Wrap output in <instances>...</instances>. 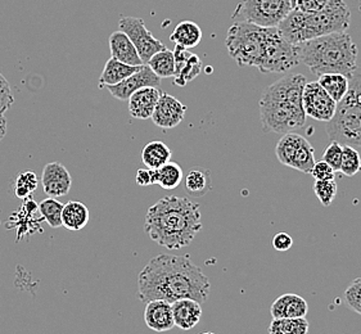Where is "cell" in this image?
Returning <instances> with one entry per match:
<instances>
[{"label":"cell","instance_id":"6da1fadb","mask_svg":"<svg viewBox=\"0 0 361 334\" xmlns=\"http://www.w3.org/2000/svg\"><path fill=\"white\" fill-rule=\"evenodd\" d=\"M209 278L188 256L159 254L137 276V298L145 304L152 299L173 304L181 298L203 304L209 298Z\"/></svg>","mask_w":361,"mask_h":334},{"label":"cell","instance_id":"7a4b0ae2","mask_svg":"<svg viewBox=\"0 0 361 334\" xmlns=\"http://www.w3.org/2000/svg\"><path fill=\"white\" fill-rule=\"evenodd\" d=\"M225 45L237 65L256 67L262 73H288L300 63L298 47L287 42L278 27L234 21Z\"/></svg>","mask_w":361,"mask_h":334},{"label":"cell","instance_id":"3957f363","mask_svg":"<svg viewBox=\"0 0 361 334\" xmlns=\"http://www.w3.org/2000/svg\"><path fill=\"white\" fill-rule=\"evenodd\" d=\"M202 226L200 204L185 197H164L145 215L147 235L167 249L187 247Z\"/></svg>","mask_w":361,"mask_h":334},{"label":"cell","instance_id":"277c9868","mask_svg":"<svg viewBox=\"0 0 361 334\" xmlns=\"http://www.w3.org/2000/svg\"><path fill=\"white\" fill-rule=\"evenodd\" d=\"M306 82L302 73H290L275 81L262 93L259 109L265 132L286 134L304 128L306 113L302 93Z\"/></svg>","mask_w":361,"mask_h":334},{"label":"cell","instance_id":"5b68a950","mask_svg":"<svg viewBox=\"0 0 361 334\" xmlns=\"http://www.w3.org/2000/svg\"><path fill=\"white\" fill-rule=\"evenodd\" d=\"M297 47L300 63L317 76L342 73L350 78L357 67V47L346 31L306 40Z\"/></svg>","mask_w":361,"mask_h":334},{"label":"cell","instance_id":"8992f818","mask_svg":"<svg viewBox=\"0 0 361 334\" xmlns=\"http://www.w3.org/2000/svg\"><path fill=\"white\" fill-rule=\"evenodd\" d=\"M351 13L343 0H328L323 9L305 13L293 8L284 17L278 30L290 44H301L333 32H343L350 27Z\"/></svg>","mask_w":361,"mask_h":334},{"label":"cell","instance_id":"52a82bcc","mask_svg":"<svg viewBox=\"0 0 361 334\" xmlns=\"http://www.w3.org/2000/svg\"><path fill=\"white\" fill-rule=\"evenodd\" d=\"M326 134L331 140L342 146L361 147V67H356L348 78L346 95L337 103L336 113L326 123Z\"/></svg>","mask_w":361,"mask_h":334},{"label":"cell","instance_id":"ba28073f","mask_svg":"<svg viewBox=\"0 0 361 334\" xmlns=\"http://www.w3.org/2000/svg\"><path fill=\"white\" fill-rule=\"evenodd\" d=\"M292 9L290 0H242L231 18L261 27H278Z\"/></svg>","mask_w":361,"mask_h":334},{"label":"cell","instance_id":"9c48e42d","mask_svg":"<svg viewBox=\"0 0 361 334\" xmlns=\"http://www.w3.org/2000/svg\"><path fill=\"white\" fill-rule=\"evenodd\" d=\"M278 160L283 165L310 174L315 165V149L310 142L296 132H286L275 149Z\"/></svg>","mask_w":361,"mask_h":334},{"label":"cell","instance_id":"30bf717a","mask_svg":"<svg viewBox=\"0 0 361 334\" xmlns=\"http://www.w3.org/2000/svg\"><path fill=\"white\" fill-rule=\"evenodd\" d=\"M118 30L129 37L143 63H147L157 51L166 49V45L153 37L152 32L147 29L142 18L123 16L118 21Z\"/></svg>","mask_w":361,"mask_h":334},{"label":"cell","instance_id":"8fae6325","mask_svg":"<svg viewBox=\"0 0 361 334\" xmlns=\"http://www.w3.org/2000/svg\"><path fill=\"white\" fill-rule=\"evenodd\" d=\"M302 107L306 117L328 123L336 113L337 102L325 92L318 81L306 82L302 93Z\"/></svg>","mask_w":361,"mask_h":334},{"label":"cell","instance_id":"7c38bea8","mask_svg":"<svg viewBox=\"0 0 361 334\" xmlns=\"http://www.w3.org/2000/svg\"><path fill=\"white\" fill-rule=\"evenodd\" d=\"M145 87H161V79L156 73H153L151 67L147 63L140 66V68L137 70V73H133L125 80L116 84V85H109V87H106V89L116 99L128 101L134 92Z\"/></svg>","mask_w":361,"mask_h":334},{"label":"cell","instance_id":"4fadbf2b","mask_svg":"<svg viewBox=\"0 0 361 334\" xmlns=\"http://www.w3.org/2000/svg\"><path fill=\"white\" fill-rule=\"evenodd\" d=\"M187 106L167 93H161L152 113V121L161 129H173L184 120Z\"/></svg>","mask_w":361,"mask_h":334},{"label":"cell","instance_id":"5bb4252c","mask_svg":"<svg viewBox=\"0 0 361 334\" xmlns=\"http://www.w3.org/2000/svg\"><path fill=\"white\" fill-rule=\"evenodd\" d=\"M42 184L47 196L58 198L66 196L70 192L73 178L61 162H51L44 167Z\"/></svg>","mask_w":361,"mask_h":334},{"label":"cell","instance_id":"9a60e30c","mask_svg":"<svg viewBox=\"0 0 361 334\" xmlns=\"http://www.w3.org/2000/svg\"><path fill=\"white\" fill-rule=\"evenodd\" d=\"M147 327L154 332H167L175 327L171 304L165 299H152L147 302L145 310Z\"/></svg>","mask_w":361,"mask_h":334},{"label":"cell","instance_id":"2e32d148","mask_svg":"<svg viewBox=\"0 0 361 334\" xmlns=\"http://www.w3.org/2000/svg\"><path fill=\"white\" fill-rule=\"evenodd\" d=\"M159 95L161 92L159 87H145L137 89L128 99L131 116L137 120L151 118L154 107L159 102Z\"/></svg>","mask_w":361,"mask_h":334},{"label":"cell","instance_id":"e0dca14e","mask_svg":"<svg viewBox=\"0 0 361 334\" xmlns=\"http://www.w3.org/2000/svg\"><path fill=\"white\" fill-rule=\"evenodd\" d=\"M171 310L175 327L180 328L183 330L195 328L202 318L201 304L192 298H181L173 301Z\"/></svg>","mask_w":361,"mask_h":334},{"label":"cell","instance_id":"ac0fdd59","mask_svg":"<svg viewBox=\"0 0 361 334\" xmlns=\"http://www.w3.org/2000/svg\"><path fill=\"white\" fill-rule=\"evenodd\" d=\"M309 311V305L305 298L295 295L286 293L276 298L271 305L270 314L273 319L279 318H305Z\"/></svg>","mask_w":361,"mask_h":334},{"label":"cell","instance_id":"d6986e66","mask_svg":"<svg viewBox=\"0 0 361 334\" xmlns=\"http://www.w3.org/2000/svg\"><path fill=\"white\" fill-rule=\"evenodd\" d=\"M109 49H111V57L123 62L126 65L140 66L143 65L142 59L139 57L137 48L131 42L129 37L121 31H115L111 34L109 39Z\"/></svg>","mask_w":361,"mask_h":334},{"label":"cell","instance_id":"ffe728a7","mask_svg":"<svg viewBox=\"0 0 361 334\" xmlns=\"http://www.w3.org/2000/svg\"><path fill=\"white\" fill-rule=\"evenodd\" d=\"M140 66L126 65V63L111 57L103 68L98 87L99 89H104L109 85H116V84L125 80L126 78H129L133 73H137V70L140 68Z\"/></svg>","mask_w":361,"mask_h":334},{"label":"cell","instance_id":"44dd1931","mask_svg":"<svg viewBox=\"0 0 361 334\" xmlns=\"http://www.w3.org/2000/svg\"><path fill=\"white\" fill-rule=\"evenodd\" d=\"M89 223V210L87 206L79 201H70L63 204L62 210V226L70 232H80Z\"/></svg>","mask_w":361,"mask_h":334},{"label":"cell","instance_id":"7402d4cb","mask_svg":"<svg viewBox=\"0 0 361 334\" xmlns=\"http://www.w3.org/2000/svg\"><path fill=\"white\" fill-rule=\"evenodd\" d=\"M170 40L180 45L183 48H195L202 40V30L201 27L192 21H183L178 23L173 34L170 35Z\"/></svg>","mask_w":361,"mask_h":334},{"label":"cell","instance_id":"603a6c76","mask_svg":"<svg viewBox=\"0 0 361 334\" xmlns=\"http://www.w3.org/2000/svg\"><path fill=\"white\" fill-rule=\"evenodd\" d=\"M183 180V170L176 162L169 161L165 165L152 170L153 185L157 184L162 189L173 190L180 185Z\"/></svg>","mask_w":361,"mask_h":334},{"label":"cell","instance_id":"cb8c5ba5","mask_svg":"<svg viewBox=\"0 0 361 334\" xmlns=\"http://www.w3.org/2000/svg\"><path fill=\"white\" fill-rule=\"evenodd\" d=\"M173 152L164 142L154 140L148 143L142 152V161L148 168L156 170L171 161Z\"/></svg>","mask_w":361,"mask_h":334},{"label":"cell","instance_id":"d4e9b609","mask_svg":"<svg viewBox=\"0 0 361 334\" xmlns=\"http://www.w3.org/2000/svg\"><path fill=\"white\" fill-rule=\"evenodd\" d=\"M185 188L190 196L203 197L212 189L211 174L207 168L193 167L185 176Z\"/></svg>","mask_w":361,"mask_h":334},{"label":"cell","instance_id":"484cf974","mask_svg":"<svg viewBox=\"0 0 361 334\" xmlns=\"http://www.w3.org/2000/svg\"><path fill=\"white\" fill-rule=\"evenodd\" d=\"M318 82L337 103L346 95L348 90V78L342 73L320 75Z\"/></svg>","mask_w":361,"mask_h":334},{"label":"cell","instance_id":"4316f807","mask_svg":"<svg viewBox=\"0 0 361 334\" xmlns=\"http://www.w3.org/2000/svg\"><path fill=\"white\" fill-rule=\"evenodd\" d=\"M267 332L270 334H306L309 321L305 318H279L271 321Z\"/></svg>","mask_w":361,"mask_h":334},{"label":"cell","instance_id":"83f0119b","mask_svg":"<svg viewBox=\"0 0 361 334\" xmlns=\"http://www.w3.org/2000/svg\"><path fill=\"white\" fill-rule=\"evenodd\" d=\"M151 67L153 73L159 76V79H169L175 76V58L173 51L169 49L159 51L152 56V58L147 62Z\"/></svg>","mask_w":361,"mask_h":334},{"label":"cell","instance_id":"f1b7e54d","mask_svg":"<svg viewBox=\"0 0 361 334\" xmlns=\"http://www.w3.org/2000/svg\"><path fill=\"white\" fill-rule=\"evenodd\" d=\"M202 61L197 56L190 53L188 59L183 63L179 70L175 71V80L173 82L179 87H185L188 82L195 80L202 73Z\"/></svg>","mask_w":361,"mask_h":334},{"label":"cell","instance_id":"f546056e","mask_svg":"<svg viewBox=\"0 0 361 334\" xmlns=\"http://www.w3.org/2000/svg\"><path fill=\"white\" fill-rule=\"evenodd\" d=\"M62 210L63 204L53 197H48L39 204V212L42 215V218L54 229L62 226Z\"/></svg>","mask_w":361,"mask_h":334},{"label":"cell","instance_id":"4dcf8cb0","mask_svg":"<svg viewBox=\"0 0 361 334\" xmlns=\"http://www.w3.org/2000/svg\"><path fill=\"white\" fill-rule=\"evenodd\" d=\"M361 171L360 153L355 147L343 146L342 160H341L340 173L345 176H354Z\"/></svg>","mask_w":361,"mask_h":334},{"label":"cell","instance_id":"1f68e13d","mask_svg":"<svg viewBox=\"0 0 361 334\" xmlns=\"http://www.w3.org/2000/svg\"><path fill=\"white\" fill-rule=\"evenodd\" d=\"M37 187V174L32 173V171H25V173L18 175L17 179H16L15 194L21 199H26L34 193Z\"/></svg>","mask_w":361,"mask_h":334},{"label":"cell","instance_id":"d6a6232c","mask_svg":"<svg viewBox=\"0 0 361 334\" xmlns=\"http://www.w3.org/2000/svg\"><path fill=\"white\" fill-rule=\"evenodd\" d=\"M337 183L334 179L329 180H315L314 183V192L318 197L320 204L324 207H329L332 204L334 198L337 196Z\"/></svg>","mask_w":361,"mask_h":334},{"label":"cell","instance_id":"836d02e7","mask_svg":"<svg viewBox=\"0 0 361 334\" xmlns=\"http://www.w3.org/2000/svg\"><path fill=\"white\" fill-rule=\"evenodd\" d=\"M347 305L361 315V278L355 279L345 292Z\"/></svg>","mask_w":361,"mask_h":334},{"label":"cell","instance_id":"e575fe53","mask_svg":"<svg viewBox=\"0 0 361 334\" xmlns=\"http://www.w3.org/2000/svg\"><path fill=\"white\" fill-rule=\"evenodd\" d=\"M342 148L343 146L332 140L331 144L325 148L324 153H323V161L326 163H329L333 167V170L337 173L340 171L341 160H342Z\"/></svg>","mask_w":361,"mask_h":334},{"label":"cell","instance_id":"d590c367","mask_svg":"<svg viewBox=\"0 0 361 334\" xmlns=\"http://www.w3.org/2000/svg\"><path fill=\"white\" fill-rule=\"evenodd\" d=\"M15 98L7 79L0 73V115H4L12 107Z\"/></svg>","mask_w":361,"mask_h":334},{"label":"cell","instance_id":"8d00e7d4","mask_svg":"<svg viewBox=\"0 0 361 334\" xmlns=\"http://www.w3.org/2000/svg\"><path fill=\"white\" fill-rule=\"evenodd\" d=\"M310 174L312 175V178L315 180H329V179H334L336 178V171L325 161L315 162V165L312 167Z\"/></svg>","mask_w":361,"mask_h":334},{"label":"cell","instance_id":"74e56055","mask_svg":"<svg viewBox=\"0 0 361 334\" xmlns=\"http://www.w3.org/2000/svg\"><path fill=\"white\" fill-rule=\"evenodd\" d=\"M326 3L328 0H297L295 8L305 13H312L323 9Z\"/></svg>","mask_w":361,"mask_h":334},{"label":"cell","instance_id":"f35d334b","mask_svg":"<svg viewBox=\"0 0 361 334\" xmlns=\"http://www.w3.org/2000/svg\"><path fill=\"white\" fill-rule=\"evenodd\" d=\"M292 246H293V240H292V237L289 235L288 233L281 232L275 234V237L273 238V247L276 251L286 252V251L290 249Z\"/></svg>","mask_w":361,"mask_h":334},{"label":"cell","instance_id":"ab89813d","mask_svg":"<svg viewBox=\"0 0 361 334\" xmlns=\"http://www.w3.org/2000/svg\"><path fill=\"white\" fill-rule=\"evenodd\" d=\"M137 184L140 187L153 185L152 168H139L137 173Z\"/></svg>","mask_w":361,"mask_h":334},{"label":"cell","instance_id":"60d3db41","mask_svg":"<svg viewBox=\"0 0 361 334\" xmlns=\"http://www.w3.org/2000/svg\"><path fill=\"white\" fill-rule=\"evenodd\" d=\"M6 132H7V120L4 115H0V142L4 138Z\"/></svg>","mask_w":361,"mask_h":334},{"label":"cell","instance_id":"b9f144b4","mask_svg":"<svg viewBox=\"0 0 361 334\" xmlns=\"http://www.w3.org/2000/svg\"><path fill=\"white\" fill-rule=\"evenodd\" d=\"M297 0H290V3H292V7L295 8V4H296Z\"/></svg>","mask_w":361,"mask_h":334}]
</instances>
